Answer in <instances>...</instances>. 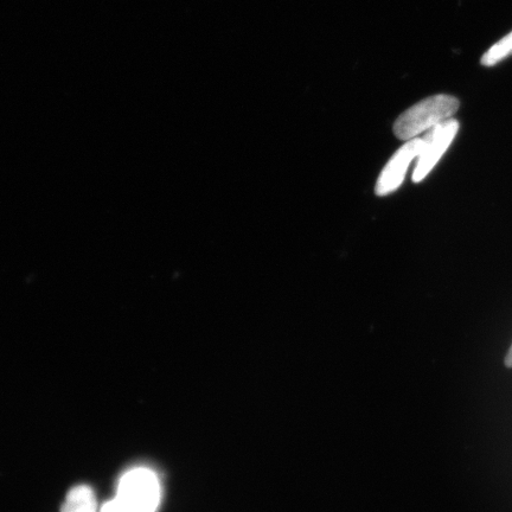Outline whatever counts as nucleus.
<instances>
[{
	"instance_id": "39448f33",
	"label": "nucleus",
	"mask_w": 512,
	"mask_h": 512,
	"mask_svg": "<svg viewBox=\"0 0 512 512\" xmlns=\"http://www.w3.org/2000/svg\"><path fill=\"white\" fill-rule=\"evenodd\" d=\"M96 498L94 492L87 485L75 486L69 491L61 512H96Z\"/></svg>"
},
{
	"instance_id": "f257e3e1",
	"label": "nucleus",
	"mask_w": 512,
	"mask_h": 512,
	"mask_svg": "<svg viewBox=\"0 0 512 512\" xmlns=\"http://www.w3.org/2000/svg\"><path fill=\"white\" fill-rule=\"evenodd\" d=\"M460 102L454 96L439 94L418 102L396 119L393 130L400 140L419 138L421 133L452 119L459 110Z\"/></svg>"
},
{
	"instance_id": "20e7f679",
	"label": "nucleus",
	"mask_w": 512,
	"mask_h": 512,
	"mask_svg": "<svg viewBox=\"0 0 512 512\" xmlns=\"http://www.w3.org/2000/svg\"><path fill=\"white\" fill-rule=\"evenodd\" d=\"M424 138H415L408 140L403 144L381 172L377 179L375 194L383 197L398 190L403 181H405L409 166L418 159L422 149H424Z\"/></svg>"
},
{
	"instance_id": "f03ea898",
	"label": "nucleus",
	"mask_w": 512,
	"mask_h": 512,
	"mask_svg": "<svg viewBox=\"0 0 512 512\" xmlns=\"http://www.w3.org/2000/svg\"><path fill=\"white\" fill-rule=\"evenodd\" d=\"M160 501L158 479L150 470L134 469L121 478L118 495L101 512H156Z\"/></svg>"
},
{
	"instance_id": "7ed1b4c3",
	"label": "nucleus",
	"mask_w": 512,
	"mask_h": 512,
	"mask_svg": "<svg viewBox=\"0 0 512 512\" xmlns=\"http://www.w3.org/2000/svg\"><path fill=\"white\" fill-rule=\"evenodd\" d=\"M458 131V120L452 118L427 132L424 137V149H422L420 156L416 159L412 177L414 183L424 181L431 174L434 166L439 163V160L445 155L454 138L457 137Z\"/></svg>"
},
{
	"instance_id": "423d86ee",
	"label": "nucleus",
	"mask_w": 512,
	"mask_h": 512,
	"mask_svg": "<svg viewBox=\"0 0 512 512\" xmlns=\"http://www.w3.org/2000/svg\"><path fill=\"white\" fill-rule=\"evenodd\" d=\"M512 55V31L502 40H499L482 57V64L485 67H494L499 62Z\"/></svg>"
},
{
	"instance_id": "0eeeda50",
	"label": "nucleus",
	"mask_w": 512,
	"mask_h": 512,
	"mask_svg": "<svg viewBox=\"0 0 512 512\" xmlns=\"http://www.w3.org/2000/svg\"><path fill=\"white\" fill-rule=\"evenodd\" d=\"M505 366H507V368H512V345L507 356H505Z\"/></svg>"
}]
</instances>
